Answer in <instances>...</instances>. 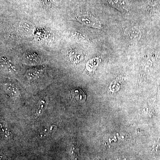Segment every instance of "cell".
I'll return each instance as SVG.
<instances>
[{
	"instance_id": "6da1fadb",
	"label": "cell",
	"mask_w": 160,
	"mask_h": 160,
	"mask_svg": "<svg viewBox=\"0 0 160 160\" xmlns=\"http://www.w3.org/2000/svg\"><path fill=\"white\" fill-rule=\"evenodd\" d=\"M71 98L78 103L84 102L86 99V93L82 90L78 88L70 90Z\"/></svg>"
},
{
	"instance_id": "7a4b0ae2",
	"label": "cell",
	"mask_w": 160,
	"mask_h": 160,
	"mask_svg": "<svg viewBox=\"0 0 160 160\" xmlns=\"http://www.w3.org/2000/svg\"><path fill=\"white\" fill-rule=\"evenodd\" d=\"M57 129V127L56 125H51L44 128L40 132L39 136L41 138H44L50 136L54 134Z\"/></svg>"
},
{
	"instance_id": "3957f363",
	"label": "cell",
	"mask_w": 160,
	"mask_h": 160,
	"mask_svg": "<svg viewBox=\"0 0 160 160\" xmlns=\"http://www.w3.org/2000/svg\"><path fill=\"white\" fill-rule=\"evenodd\" d=\"M48 99H41L38 102L36 109H35V113L37 115H40L42 113V112L45 109L48 103Z\"/></svg>"
},
{
	"instance_id": "277c9868",
	"label": "cell",
	"mask_w": 160,
	"mask_h": 160,
	"mask_svg": "<svg viewBox=\"0 0 160 160\" xmlns=\"http://www.w3.org/2000/svg\"><path fill=\"white\" fill-rule=\"evenodd\" d=\"M71 154L74 159L77 160L79 157L80 152L76 141H74L72 142V144Z\"/></svg>"
},
{
	"instance_id": "5b68a950",
	"label": "cell",
	"mask_w": 160,
	"mask_h": 160,
	"mask_svg": "<svg viewBox=\"0 0 160 160\" xmlns=\"http://www.w3.org/2000/svg\"><path fill=\"white\" fill-rule=\"evenodd\" d=\"M1 130L2 131V133L5 136V137L7 138H12L11 132L8 129V126L5 122H2L1 123Z\"/></svg>"
},
{
	"instance_id": "8992f818",
	"label": "cell",
	"mask_w": 160,
	"mask_h": 160,
	"mask_svg": "<svg viewBox=\"0 0 160 160\" xmlns=\"http://www.w3.org/2000/svg\"><path fill=\"white\" fill-rule=\"evenodd\" d=\"M20 28L22 29V31H23L26 34L27 33H31L32 27L29 24L27 23H24L23 24H21L20 26Z\"/></svg>"
},
{
	"instance_id": "52a82bcc",
	"label": "cell",
	"mask_w": 160,
	"mask_h": 160,
	"mask_svg": "<svg viewBox=\"0 0 160 160\" xmlns=\"http://www.w3.org/2000/svg\"><path fill=\"white\" fill-rule=\"evenodd\" d=\"M93 160H104V159H103L102 158H94Z\"/></svg>"
},
{
	"instance_id": "ba28073f",
	"label": "cell",
	"mask_w": 160,
	"mask_h": 160,
	"mask_svg": "<svg viewBox=\"0 0 160 160\" xmlns=\"http://www.w3.org/2000/svg\"><path fill=\"white\" fill-rule=\"evenodd\" d=\"M117 160H126V159H121L119 158Z\"/></svg>"
}]
</instances>
